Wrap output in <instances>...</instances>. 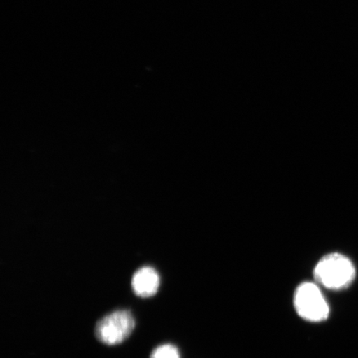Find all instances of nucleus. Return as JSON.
Listing matches in <instances>:
<instances>
[{"label":"nucleus","instance_id":"5","mask_svg":"<svg viewBox=\"0 0 358 358\" xmlns=\"http://www.w3.org/2000/svg\"><path fill=\"white\" fill-rule=\"evenodd\" d=\"M150 358H180L178 348L172 344H164L155 349Z\"/></svg>","mask_w":358,"mask_h":358},{"label":"nucleus","instance_id":"2","mask_svg":"<svg viewBox=\"0 0 358 358\" xmlns=\"http://www.w3.org/2000/svg\"><path fill=\"white\" fill-rule=\"evenodd\" d=\"M294 304L299 317L312 323H320L328 319L329 306L317 284L304 282L299 285L294 295Z\"/></svg>","mask_w":358,"mask_h":358},{"label":"nucleus","instance_id":"4","mask_svg":"<svg viewBox=\"0 0 358 358\" xmlns=\"http://www.w3.org/2000/svg\"><path fill=\"white\" fill-rule=\"evenodd\" d=\"M160 279L158 272L152 267H143L132 278V289L138 297L150 298L158 292Z\"/></svg>","mask_w":358,"mask_h":358},{"label":"nucleus","instance_id":"1","mask_svg":"<svg viewBox=\"0 0 358 358\" xmlns=\"http://www.w3.org/2000/svg\"><path fill=\"white\" fill-rule=\"evenodd\" d=\"M317 285L331 290H343L355 280L356 270L352 262L339 253L327 255L317 264L313 271Z\"/></svg>","mask_w":358,"mask_h":358},{"label":"nucleus","instance_id":"3","mask_svg":"<svg viewBox=\"0 0 358 358\" xmlns=\"http://www.w3.org/2000/svg\"><path fill=\"white\" fill-rule=\"evenodd\" d=\"M136 321L128 310H118L105 316L96 324V337L106 345L122 343L131 335Z\"/></svg>","mask_w":358,"mask_h":358}]
</instances>
